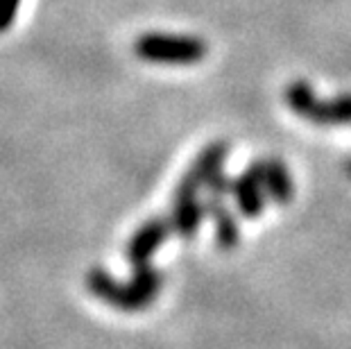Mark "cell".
Listing matches in <instances>:
<instances>
[{
	"label": "cell",
	"instance_id": "obj_1",
	"mask_svg": "<svg viewBox=\"0 0 351 349\" xmlns=\"http://www.w3.org/2000/svg\"><path fill=\"white\" fill-rule=\"evenodd\" d=\"M86 286L98 300L118 311H143L156 300L163 288V274L152 265L134 270L130 281H118L114 274L102 268H93L86 274Z\"/></svg>",
	"mask_w": 351,
	"mask_h": 349
},
{
	"label": "cell",
	"instance_id": "obj_2",
	"mask_svg": "<svg viewBox=\"0 0 351 349\" xmlns=\"http://www.w3.org/2000/svg\"><path fill=\"white\" fill-rule=\"evenodd\" d=\"M134 55L147 64L161 66H193L208 55V46L199 36L147 32L134 41Z\"/></svg>",
	"mask_w": 351,
	"mask_h": 349
},
{
	"label": "cell",
	"instance_id": "obj_3",
	"mask_svg": "<svg viewBox=\"0 0 351 349\" xmlns=\"http://www.w3.org/2000/svg\"><path fill=\"white\" fill-rule=\"evenodd\" d=\"M286 102L297 116L315 125H351V93L335 95L333 100H319L306 80L290 82Z\"/></svg>",
	"mask_w": 351,
	"mask_h": 349
},
{
	"label": "cell",
	"instance_id": "obj_4",
	"mask_svg": "<svg viewBox=\"0 0 351 349\" xmlns=\"http://www.w3.org/2000/svg\"><path fill=\"white\" fill-rule=\"evenodd\" d=\"M202 189L204 186L189 173L184 175V180L179 182L175 189L170 222H173V232L182 236L184 241L195 239L202 227V220H204V215H206V206L197 200V193Z\"/></svg>",
	"mask_w": 351,
	"mask_h": 349
},
{
	"label": "cell",
	"instance_id": "obj_5",
	"mask_svg": "<svg viewBox=\"0 0 351 349\" xmlns=\"http://www.w3.org/2000/svg\"><path fill=\"white\" fill-rule=\"evenodd\" d=\"M170 232H173L170 218H150L147 222H143V225L132 234V239L127 241V248H125L127 261L132 263V268L138 270V268L150 265V258L154 256V252L166 243Z\"/></svg>",
	"mask_w": 351,
	"mask_h": 349
},
{
	"label": "cell",
	"instance_id": "obj_6",
	"mask_svg": "<svg viewBox=\"0 0 351 349\" xmlns=\"http://www.w3.org/2000/svg\"><path fill=\"white\" fill-rule=\"evenodd\" d=\"M254 173L258 175L261 184L267 193V197L276 204H288L293 200V177H290L288 168L283 166L279 159H261L254 161L250 166Z\"/></svg>",
	"mask_w": 351,
	"mask_h": 349
},
{
	"label": "cell",
	"instance_id": "obj_7",
	"mask_svg": "<svg viewBox=\"0 0 351 349\" xmlns=\"http://www.w3.org/2000/svg\"><path fill=\"white\" fill-rule=\"evenodd\" d=\"M231 195L236 197L238 211L243 215H247V218H256V215L265 209V202L270 200L263 189V184L258 180V175L254 173L250 166L241 177L231 180Z\"/></svg>",
	"mask_w": 351,
	"mask_h": 349
},
{
	"label": "cell",
	"instance_id": "obj_8",
	"mask_svg": "<svg viewBox=\"0 0 351 349\" xmlns=\"http://www.w3.org/2000/svg\"><path fill=\"white\" fill-rule=\"evenodd\" d=\"M206 213L213 215L215 222V241L222 250H234L241 239V232H238V222L236 215L231 213L225 206V195L222 193H211L206 202Z\"/></svg>",
	"mask_w": 351,
	"mask_h": 349
},
{
	"label": "cell",
	"instance_id": "obj_9",
	"mask_svg": "<svg viewBox=\"0 0 351 349\" xmlns=\"http://www.w3.org/2000/svg\"><path fill=\"white\" fill-rule=\"evenodd\" d=\"M23 0H0V34L10 32L19 19V10Z\"/></svg>",
	"mask_w": 351,
	"mask_h": 349
},
{
	"label": "cell",
	"instance_id": "obj_10",
	"mask_svg": "<svg viewBox=\"0 0 351 349\" xmlns=\"http://www.w3.org/2000/svg\"><path fill=\"white\" fill-rule=\"evenodd\" d=\"M347 173H349V177H351V159L347 161Z\"/></svg>",
	"mask_w": 351,
	"mask_h": 349
}]
</instances>
